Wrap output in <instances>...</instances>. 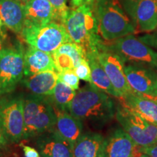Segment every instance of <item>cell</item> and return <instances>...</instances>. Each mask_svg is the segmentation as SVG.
Here are the masks:
<instances>
[{"label":"cell","mask_w":157,"mask_h":157,"mask_svg":"<svg viewBox=\"0 0 157 157\" xmlns=\"http://www.w3.org/2000/svg\"><path fill=\"white\" fill-rule=\"evenodd\" d=\"M68 111L82 122L101 127L114 117L116 105L109 94L90 83L76 90Z\"/></svg>","instance_id":"6da1fadb"},{"label":"cell","mask_w":157,"mask_h":157,"mask_svg":"<svg viewBox=\"0 0 157 157\" xmlns=\"http://www.w3.org/2000/svg\"><path fill=\"white\" fill-rule=\"evenodd\" d=\"M62 24L72 42L82 47L88 53H98L103 42L101 40L94 13L90 6L81 5L69 10Z\"/></svg>","instance_id":"7a4b0ae2"},{"label":"cell","mask_w":157,"mask_h":157,"mask_svg":"<svg viewBox=\"0 0 157 157\" xmlns=\"http://www.w3.org/2000/svg\"><path fill=\"white\" fill-rule=\"evenodd\" d=\"M92 7L99 35L110 42L136 33L134 23L117 0H97Z\"/></svg>","instance_id":"3957f363"},{"label":"cell","mask_w":157,"mask_h":157,"mask_svg":"<svg viewBox=\"0 0 157 157\" xmlns=\"http://www.w3.org/2000/svg\"><path fill=\"white\" fill-rule=\"evenodd\" d=\"M56 126V114L51 101L32 93L25 95L23 140L54 130Z\"/></svg>","instance_id":"277c9868"},{"label":"cell","mask_w":157,"mask_h":157,"mask_svg":"<svg viewBox=\"0 0 157 157\" xmlns=\"http://www.w3.org/2000/svg\"><path fill=\"white\" fill-rule=\"evenodd\" d=\"M115 117L137 146L157 143V124L146 119L124 101L116 105Z\"/></svg>","instance_id":"5b68a950"},{"label":"cell","mask_w":157,"mask_h":157,"mask_svg":"<svg viewBox=\"0 0 157 157\" xmlns=\"http://www.w3.org/2000/svg\"><path fill=\"white\" fill-rule=\"evenodd\" d=\"M21 34L30 47L50 54L60 45L72 42L64 25L56 22L24 26Z\"/></svg>","instance_id":"8992f818"},{"label":"cell","mask_w":157,"mask_h":157,"mask_svg":"<svg viewBox=\"0 0 157 157\" xmlns=\"http://www.w3.org/2000/svg\"><path fill=\"white\" fill-rule=\"evenodd\" d=\"M24 98L23 93L14 92L0 97V119L10 142L23 140Z\"/></svg>","instance_id":"52a82bcc"},{"label":"cell","mask_w":157,"mask_h":157,"mask_svg":"<svg viewBox=\"0 0 157 157\" xmlns=\"http://www.w3.org/2000/svg\"><path fill=\"white\" fill-rule=\"evenodd\" d=\"M125 61L143 65L157 71V52L133 35L110 41L105 44Z\"/></svg>","instance_id":"ba28073f"},{"label":"cell","mask_w":157,"mask_h":157,"mask_svg":"<svg viewBox=\"0 0 157 157\" xmlns=\"http://www.w3.org/2000/svg\"><path fill=\"white\" fill-rule=\"evenodd\" d=\"M24 54L20 49L0 50V97L13 93L23 79Z\"/></svg>","instance_id":"9c48e42d"},{"label":"cell","mask_w":157,"mask_h":157,"mask_svg":"<svg viewBox=\"0 0 157 157\" xmlns=\"http://www.w3.org/2000/svg\"><path fill=\"white\" fill-rule=\"evenodd\" d=\"M98 61L111 80L113 87L122 98L125 94L134 92L127 81L124 74L125 60L103 43L97 54Z\"/></svg>","instance_id":"30bf717a"},{"label":"cell","mask_w":157,"mask_h":157,"mask_svg":"<svg viewBox=\"0 0 157 157\" xmlns=\"http://www.w3.org/2000/svg\"><path fill=\"white\" fill-rule=\"evenodd\" d=\"M124 5L135 29L144 32L157 29V0H124Z\"/></svg>","instance_id":"8fae6325"},{"label":"cell","mask_w":157,"mask_h":157,"mask_svg":"<svg viewBox=\"0 0 157 157\" xmlns=\"http://www.w3.org/2000/svg\"><path fill=\"white\" fill-rule=\"evenodd\" d=\"M127 81L135 93L156 100L155 89L157 71L140 64H129L124 66Z\"/></svg>","instance_id":"7c38bea8"},{"label":"cell","mask_w":157,"mask_h":157,"mask_svg":"<svg viewBox=\"0 0 157 157\" xmlns=\"http://www.w3.org/2000/svg\"><path fill=\"white\" fill-rule=\"evenodd\" d=\"M36 145L41 157H74L73 147L56 129L36 137Z\"/></svg>","instance_id":"4fadbf2b"},{"label":"cell","mask_w":157,"mask_h":157,"mask_svg":"<svg viewBox=\"0 0 157 157\" xmlns=\"http://www.w3.org/2000/svg\"><path fill=\"white\" fill-rule=\"evenodd\" d=\"M25 24L42 25L58 21L56 9L48 0H29L24 5Z\"/></svg>","instance_id":"5bb4252c"},{"label":"cell","mask_w":157,"mask_h":157,"mask_svg":"<svg viewBox=\"0 0 157 157\" xmlns=\"http://www.w3.org/2000/svg\"><path fill=\"white\" fill-rule=\"evenodd\" d=\"M137 146L123 128L118 127L105 138L103 157H131Z\"/></svg>","instance_id":"9a60e30c"},{"label":"cell","mask_w":157,"mask_h":157,"mask_svg":"<svg viewBox=\"0 0 157 157\" xmlns=\"http://www.w3.org/2000/svg\"><path fill=\"white\" fill-rule=\"evenodd\" d=\"M57 71L74 69L86 58L85 51L73 42L65 43L52 53Z\"/></svg>","instance_id":"2e32d148"},{"label":"cell","mask_w":157,"mask_h":157,"mask_svg":"<svg viewBox=\"0 0 157 157\" xmlns=\"http://www.w3.org/2000/svg\"><path fill=\"white\" fill-rule=\"evenodd\" d=\"M54 109L56 114V131L74 148L78 137L83 133V122L67 111Z\"/></svg>","instance_id":"e0dca14e"},{"label":"cell","mask_w":157,"mask_h":157,"mask_svg":"<svg viewBox=\"0 0 157 157\" xmlns=\"http://www.w3.org/2000/svg\"><path fill=\"white\" fill-rule=\"evenodd\" d=\"M47 71H57L52 54L30 47L24 53V76H31Z\"/></svg>","instance_id":"ac0fdd59"},{"label":"cell","mask_w":157,"mask_h":157,"mask_svg":"<svg viewBox=\"0 0 157 157\" xmlns=\"http://www.w3.org/2000/svg\"><path fill=\"white\" fill-rule=\"evenodd\" d=\"M105 137L98 132H84L74 144V157H103Z\"/></svg>","instance_id":"d6986e66"},{"label":"cell","mask_w":157,"mask_h":157,"mask_svg":"<svg viewBox=\"0 0 157 157\" xmlns=\"http://www.w3.org/2000/svg\"><path fill=\"white\" fill-rule=\"evenodd\" d=\"M21 82L31 93L42 97H50L58 80L57 71H47L25 76Z\"/></svg>","instance_id":"ffe728a7"},{"label":"cell","mask_w":157,"mask_h":157,"mask_svg":"<svg viewBox=\"0 0 157 157\" xmlns=\"http://www.w3.org/2000/svg\"><path fill=\"white\" fill-rule=\"evenodd\" d=\"M0 20L15 33L24 28V5L18 0H0Z\"/></svg>","instance_id":"44dd1931"},{"label":"cell","mask_w":157,"mask_h":157,"mask_svg":"<svg viewBox=\"0 0 157 157\" xmlns=\"http://www.w3.org/2000/svg\"><path fill=\"white\" fill-rule=\"evenodd\" d=\"M124 102L148 121L157 124V100L132 92L122 97Z\"/></svg>","instance_id":"7402d4cb"},{"label":"cell","mask_w":157,"mask_h":157,"mask_svg":"<svg viewBox=\"0 0 157 157\" xmlns=\"http://www.w3.org/2000/svg\"><path fill=\"white\" fill-rule=\"evenodd\" d=\"M98 53H88L86 56L87 60L89 62L91 69L92 84H94L98 89L109 94V95L120 98V95L113 87L111 80L98 61L97 58Z\"/></svg>","instance_id":"603a6c76"},{"label":"cell","mask_w":157,"mask_h":157,"mask_svg":"<svg viewBox=\"0 0 157 157\" xmlns=\"http://www.w3.org/2000/svg\"><path fill=\"white\" fill-rule=\"evenodd\" d=\"M76 91L58 79L54 87L53 93L50 97L53 107L68 111V106L75 95Z\"/></svg>","instance_id":"cb8c5ba5"},{"label":"cell","mask_w":157,"mask_h":157,"mask_svg":"<svg viewBox=\"0 0 157 157\" xmlns=\"http://www.w3.org/2000/svg\"><path fill=\"white\" fill-rule=\"evenodd\" d=\"M58 79L63 82L74 90H77L79 85V78L74 69H69L58 72Z\"/></svg>","instance_id":"d4e9b609"},{"label":"cell","mask_w":157,"mask_h":157,"mask_svg":"<svg viewBox=\"0 0 157 157\" xmlns=\"http://www.w3.org/2000/svg\"><path fill=\"white\" fill-rule=\"evenodd\" d=\"M74 70L79 79L92 83L91 69L87 58L83 59Z\"/></svg>","instance_id":"484cf974"},{"label":"cell","mask_w":157,"mask_h":157,"mask_svg":"<svg viewBox=\"0 0 157 157\" xmlns=\"http://www.w3.org/2000/svg\"><path fill=\"white\" fill-rule=\"evenodd\" d=\"M56 9L58 16V21L62 24L63 21L68 14L69 8L66 4V0H48Z\"/></svg>","instance_id":"4316f807"},{"label":"cell","mask_w":157,"mask_h":157,"mask_svg":"<svg viewBox=\"0 0 157 157\" xmlns=\"http://www.w3.org/2000/svg\"><path fill=\"white\" fill-rule=\"evenodd\" d=\"M148 46L157 50V34H146L139 38Z\"/></svg>","instance_id":"83f0119b"},{"label":"cell","mask_w":157,"mask_h":157,"mask_svg":"<svg viewBox=\"0 0 157 157\" xmlns=\"http://www.w3.org/2000/svg\"><path fill=\"white\" fill-rule=\"evenodd\" d=\"M139 147V150L142 154L148 155L151 157H157V143L148 146Z\"/></svg>","instance_id":"f1b7e54d"},{"label":"cell","mask_w":157,"mask_h":157,"mask_svg":"<svg viewBox=\"0 0 157 157\" xmlns=\"http://www.w3.org/2000/svg\"><path fill=\"white\" fill-rule=\"evenodd\" d=\"M21 146L22 147L25 157H41L39 151L36 148L23 144H21Z\"/></svg>","instance_id":"f546056e"},{"label":"cell","mask_w":157,"mask_h":157,"mask_svg":"<svg viewBox=\"0 0 157 157\" xmlns=\"http://www.w3.org/2000/svg\"><path fill=\"white\" fill-rule=\"evenodd\" d=\"M10 140L5 132L2 122L1 119H0V148L6 146L8 144Z\"/></svg>","instance_id":"4dcf8cb0"},{"label":"cell","mask_w":157,"mask_h":157,"mask_svg":"<svg viewBox=\"0 0 157 157\" xmlns=\"http://www.w3.org/2000/svg\"><path fill=\"white\" fill-rule=\"evenodd\" d=\"M96 1H97V0H82V5H86L92 7Z\"/></svg>","instance_id":"1f68e13d"},{"label":"cell","mask_w":157,"mask_h":157,"mask_svg":"<svg viewBox=\"0 0 157 157\" xmlns=\"http://www.w3.org/2000/svg\"><path fill=\"white\" fill-rule=\"evenodd\" d=\"M141 154H142V153L140 151V150H139V147L137 146L136 148H135V151H134V153H133L132 156L131 157H140Z\"/></svg>","instance_id":"d6a6232c"},{"label":"cell","mask_w":157,"mask_h":157,"mask_svg":"<svg viewBox=\"0 0 157 157\" xmlns=\"http://www.w3.org/2000/svg\"><path fill=\"white\" fill-rule=\"evenodd\" d=\"M71 2H72V4H73L74 7H77L78 6L82 5V0H71Z\"/></svg>","instance_id":"836d02e7"},{"label":"cell","mask_w":157,"mask_h":157,"mask_svg":"<svg viewBox=\"0 0 157 157\" xmlns=\"http://www.w3.org/2000/svg\"><path fill=\"white\" fill-rule=\"evenodd\" d=\"M140 157H151V156H148V155H147V154H141V156H140Z\"/></svg>","instance_id":"e575fe53"},{"label":"cell","mask_w":157,"mask_h":157,"mask_svg":"<svg viewBox=\"0 0 157 157\" xmlns=\"http://www.w3.org/2000/svg\"><path fill=\"white\" fill-rule=\"evenodd\" d=\"M155 92H156V100H157V80L156 83V89H155Z\"/></svg>","instance_id":"d590c367"},{"label":"cell","mask_w":157,"mask_h":157,"mask_svg":"<svg viewBox=\"0 0 157 157\" xmlns=\"http://www.w3.org/2000/svg\"><path fill=\"white\" fill-rule=\"evenodd\" d=\"M2 49V43L1 40H0V50H1Z\"/></svg>","instance_id":"8d00e7d4"},{"label":"cell","mask_w":157,"mask_h":157,"mask_svg":"<svg viewBox=\"0 0 157 157\" xmlns=\"http://www.w3.org/2000/svg\"><path fill=\"white\" fill-rule=\"evenodd\" d=\"M0 157H3L2 154V153H1V151H0Z\"/></svg>","instance_id":"74e56055"},{"label":"cell","mask_w":157,"mask_h":157,"mask_svg":"<svg viewBox=\"0 0 157 157\" xmlns=\"http://www.w3.org/2000/svg\"><path fill=\"white\" fill-rule=\"evenodd\" d=\"M19 1H24V2H27V1H29V0H19Z\"/></svg>","instance_id":"f35d334b"},{"label":"cell","mask_w":157,"mask_h":157,"mask_svg":"<svg viewBox=\"0 0 157 157\" xmlns=\"http://www.w3.org/2000/svg\"><path fill=\"white\" fill-rule=\"evenodd\" d=\"M2 21L0 20V25H2Z\"/></svg>","instance_id":"ab89813d"}]
</instances>
